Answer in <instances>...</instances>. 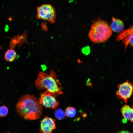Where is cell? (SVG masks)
<instances>
[{"label":"cell","mask_w":133,"mask_h":133,"mask_svg":"<svg viewBox=\"0 0 133 133\" xmlns=\"http://www.w3.org/2000/svg\"><path fill=\"white\" fill-rule=\"evenodd\" d=\"M88 33L89 38L95 43L107 41L112 34V31L106 21L98 18L92 22Z\"/></svg>","instance_id":"obj_2"},{"label":"cell","mask_w":133,"mask_h":133,"mask_svg":"<svg viewBox=\"0 0 133 133\" xmlns=\"http://www.w3.org/2000/svg\"><path fill=\"white\" fill-rule=\"evenodd\" d=\"M17 55V53L14 50L10 49L8 50L4 55V58L7 61L12 62L15 59Z\"/></svg>","instance_id":"obj_12"},{"label":"cell","mask_w":133,"mask_h":133,"mask_svg":"<svg viewBox=\"0 0 133 133\" xmlns=\"http://www.w3.org/2000/svg\"><path fill=\"white\" fill-rule=\"evenodd\" d=\"M116 39L117 41L124 44L125 50L128 44L133 46V25L120 32L116 36Z\"/></svg>","instance_id":"obj_7"},{"label":"cell","mask_w":133,"mask_h":133,"mask_svg":"<svg viewBox=\"0 0 133 133\" xmlns=\"http://www.w3.org/2000/svg\"><path fill=\"white\" fill-rule=\"evenodd\" d=\"M56 97L54 93L47 90L41 94L39 102L46 108L55 109L59 104L55 99Z\"/></svg>","instance_id":"obj_6"},{"label":"cell","mask_w":133,"mask_h":133,"mask_svg":"<svg viewBox=\"0 0 133 133\" xmlns=\"http://www.w3.org/2000/svg\"><path fill=\"white\" fill-rule=\"evenodd\" d=\"M8 109L5 105L0 106V117H4L8 113Z\"/></svg>","instance_id":"obj_15"},{"label":"cell","mask_w":133,"mask_h":133,"mask_svg":"<svg viewBox=\"0 0 133 133\" xmlns=\"http://www.w3.org/2000/svg\"><path fill=\"white\" fill-rule=\"evenodd\" d=\"M117 133H131L127 131L122 130Z\"/></svg>","instance_id":"obj_16"},{"label":"cell","mask_w":133,"mask_h":133,"mask_svg":"<svg viewBox=\"0 0 133 133\" xmlns=\"http://www.w3.org/2000/svg\"><path fill=\"white\" fill-rule=\"evenodd\" d=\"M118 90L116 93V96L119 99L123 100L125 102H127L128 99L132 95L133 84L128 80L118 85Z\"/></svg>","instance_id":"obj_5"},{"label":"cell","mask_w":133,"mask_h":133,"mask_svg":"<svg viewBox=\"0 0 133 133\" xmlns=\"http://www.w3.org/2000/svg\"><path fill=\"white\" fill-rule=\"evenodd\" d=\"M8 20L10 21H11L13 20V18L11 17H10L8 18Z\"/></svg>","instance_id":"obj_17"},{"label":"cell","mask_w":133,"mask_h":133,"mask_svg":"<svg viewBox=\"0 0 133 133\" xmlns=\"http://www.w3.org/2000/svg\"><path fill=\"white\" fill-rule=\"evenodd\" d=\"M110 27L113 32L116 33H120L124 28V23L121 20L113 17Z\"/></svg>","instance_id":"obj_11"},{"label":"cell","mask_w":133,"mask_h":133,"mask_svg":"<svg viewBox=\"0 0 133 133\" xmlns=\"http://www.w3.org/2000/svg\"><path fill=\"white\" fill-rule=\"evenodd\" d=\"M76 111L74 108L72 107H68L66 109L65 113L67 116L72 118L76 115Z\"/></svg>","instance_id":"obj_13"},{"label":"cell","mask_w":133,"mask_h":133,"mask_svg":"<svg viewBox=\"0 0 133 133\" xmlns=\"http://www.w3.org/2000/svg\"><path fill=\"white\" fill-rule=\"evenodd\" d=\"M16 109L19 116L24 120H36L42 113V106L38 99L28 94L20 97L16 104Z\"/></svg>","instance_id":"obj_1"},{"label":"cell","mask_w":133,"mask_h":133,"mask_svg":"<svg viewBox=\"0 0 133 133\" xmlns=\"http://www.w3.org/2000/svg\"><path fill=\"white\" fill-rule=\"evenodd\" d=\"M54 115L57 119L61 120L65 118L66 115L63 111L61 109H58L55 111Z\"/></svg>","instance_id":"obj_14"},{"label":"cell","mask_w":133,"mask_h":133,"mask_svg":"<svg viewBox=\"0 0 133 133\" xmlns=\"http://www.w3.org/2000/svg\"><path fill=\"white\" fill-rule=\"evenodd\" d=\"M26 33V32L20 35H16L13 38L6 37L10 38L11 39L9 46L10 49H13L14 48L17 44L20 47L23 43L25 42L27 43L26 39L27 34Z\"/></svg>","instance_id":"obj_9"},{"label":"cell","mask_w":133,"mask_h":133,"mask_svg":"<svg viewBox=\"0 0 133 133\" xmlns=\"http://www.w3.org/2000/svg\"><path fill=\"white\" fill-rule=\"evenodd\" d=\"M37 19L46 20L50 23L55 21L56 14L53 7L50 4H44L37 7Z\"/></svg>","instance_id":"obj_4"},{"label":"cell","mask_w":133,"mask_h":133,"mask_svg":"<svg viewBox=\"0 0 133 133\" xmlns=\"http://www.w3.org/2000/svg\"><path fill=\"white\" fill-rule=\"evenodd\" d=\"M120 111L123 117L133 123V109L129 105L125 104L121 109Z\"/></svg>","instance_id":"obj_10"},{"label":"cell","mask_w":133,"mask_h":133,"mask_svg":"<svg viewBox=\"0 0 133 133\" xmlns=\"http://www.w3.org/2000/svg\"><path fill=\"white\" fill-rule=\"evenodd\" d=\"M55 120L48 116H46L40 122L39 131L42 133H52L56 128Z\"/></svg>","instance_id":"obj_8"},{"label":"cell","mask_w":133,"mask_h":133,"mask_svg":"<svg viewBox=\"0 0 133 133\" xmlns=\"http://www.w3.org/2000/svg\"><path fill=\"white\" fill-rule=\"evenodd\" d=\"M55 72L51 70L49 74L43 72L38 74L35 81V85L40 90L47 89V90L54 93L57 96L63 94L59 81L56 79Z\"/></svg>","instance_id":"obj_3"}]
</instances>
